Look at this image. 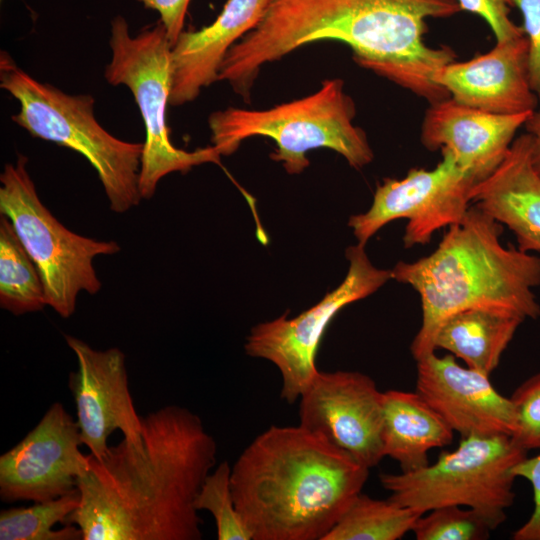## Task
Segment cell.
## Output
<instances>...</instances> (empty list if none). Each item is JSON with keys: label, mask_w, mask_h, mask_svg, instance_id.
Wrapping results in <instances>:
<instances>
[{"label": "cell", "mask_w": 540, "mask_h": 540, "mask_svg": "<svg viewBox=\"0 0 540 540\" xmlns=\"http://www.w3.org/2000/svg\"><path fill=\"white\" fill-rule=\"evenodd\" d=\"M510 400L515 415L511 437L526 451L540 449V372L522 382Z\"/></svg>", "instance_id": "27"}, {"label": "cell", "mask_w": 540, "mask_h": 540, "mask_svg": "<svg viewBox=\"0 0 540 540\" xmlns=\"http://www.w3.org/2000/svg\"><path fill=\"white\" fill-rule=\"evenodd\" d=\"M502 233V224L473 204L430 255L391 270L392 279L420 296L422 322L410 346L415 361L435 352L440 326L459 311L496 310L523 321L540 316L534 293L540 257L503 246Z\"/></svg>", "instance_id": "4"}, {"label": "cell", "mask_w": 540, "mask_h": 540, "mask_svg": "<svg viewBox=\"0 0 540 540\" xmlns=\"http://www.w3.org/2000/svg\"><path fill=\"white\" fill-rule=\"evenodd\" d=\"M109 44L112 57L105 68V79L113 86L130 89L145 126L139 172L142 199H151L158 182L170 173H186L205 163L219 165L221 155L214 146L186 151L170 141L166 106L171 91L172 44L161 21L131 36L126 19L116 16L111 22Z\"/></svg>", "instance_id": "8"}, {"label": "cell", "mask_w": 540, "mask_h": 540, "mask_svg": "<svg viewBox=\"0 0 540 540\" xmlns=\"http://www.w3.org/2000/svg\"><path fill=\"white\" fill-rule=\"evenodd\" d=\"M529 45L530 84L540 103V0H517Z\"/></svg>", "instance_id": "30"}, {"label": "cell", "mask_w": 540, "mask_h": 540, "mask_svg": "<svg viewBox=\"0 0 540 540\" xmlns=\"http://www.w3.org/2000/svg\"><path fill=\"white\" fill-rule=\"evenodd\" d=\"M28 158L18 155L0 175V214L5 215L41 276L46 305L63 318L76 309L81 291L101 289L93 260L120 251L115 241L76 234L62 225L41 202L27 170Z\"/></svg>", "instance_id": "9"}, {"label": "cell", "mask_w": 540, "mask_h": 540, "mask_svg": "<svg viewBox=\"0 0 540 540\" xmlns=\"http://www.w3.org/2000/svg\"><path fill=\"white\" fill-rule=\"evenodd\" d=\"M453 432L416 391L383 392V452L399 463L401 471L428 465V451L450 445Z\"/></svg>", "instance_id": "20"}, {"label": "cell", "mask_w": 540, "mask_h": 540, "mask_svg": "<svg viewBox=\"0 0 540 540\" xmlns=\"http://www.w3.org/2000/svg\"><path fill=\"white\" fill-rule=\"evenodd\" d=\"M269 2L227 0L210 25L179 35L171 50L169 105L192 102L203 88L218 81L227 52L259 24Z\"/></svg>", "instance_id": "18"}, {"label": "cell", "mask_w": 540, "mask_h": 540, "mask_svg": "<svg viewBox=\"0 0 540 540\" xmlns=\"http://www.w3.org/2000/svg\"><path fill=\"white\" fill-rule=\"evenodd\" d=\"M416 392L461 437L512 436L515 415L510 398L501 395L489 375L458 364L452 354L435 352L416 361Z\"/></svg>", "instance_id": "15"}, {"label": "cell", "mask_w": 540, "mask_h": 540, "mask_svg": "<svg viewBox=\"0 0 540 540\" xmlns=\"http://www.w3.org/2000/svg\"><path fill=\"white\" fill-rule=\"evenodd\" d=\"M441 154L433 169L412 168L404 178H386L377 186L370 208L348 222L359 244L396 219L408 220L406 248L428 244L435 232L462 220L477 183L449 153Z\"/></svg>", "instance_id": "11"}, {"label": "cell", "mask_w": 540, "mask_h": 540, "mask_svg": "<svg viewBox=\"0 0 540 540\" xmlns=\"http://www.w3.org/2000/svg\"><path fill=\"white\" fill-rule=\"evenodd\" d=\"M217 445L200 417L168 405L143 417L141 438L122 439L77 479L79 506L65 524L82 540H200L197 494Z\"/></svg>", "instance_id": "2"}, {"label": "cell", "mask_w": 540, "mask_h": 540, "mask_svg": "<svg viewBox=\"0 0 540 540\" xmlns=\"http://www.w3.org/2000/svg\"><path fill=\"white\" fill-rule=\"evenodd\" d=\"M0 87L20 104L13 122L33 137L69 148L96 170L115 213L137 206L144 143L116 138L96 120L94 98L71 95L33 78L6 52L0 53Z\"/></svg>", "instance_id": "6"}, {"label": "cell", "mask_w": 540, "mask_h": 540, "mask_svg": "<svg viewBox=\"0 0 540 540\" xmlns=\"http://www.w3.org/2000/svg\"><path fill=\"white\" fill-rule=\"evenodd\" d=\"M471 203L513 232L517 248L540 251V176L531 163V139L516 137L499 167L475 184Z\"/></svg>", "instance_id": "19"}, {"label": "cell", "mask_w": 540, "mask_h": 540, "mask_svg": "<svg viewBox=\"0 0 540 540\" xmlns=\"http://www.w3.org/2000/svg\"><path fill=\"white\" fill-rule=\"evenodd\" d=\"M0 306L14 315L37 312L46 306L39 271L3 214H0Z\"/></svg>", "instance_id": "23"}, {"label": "cell", "mask_w": 540, "mask_h": 540, "mask_svg": "<svg viewBox=\"0 0 540 540\" xmlns=\"http://www.w3.org/2000/svg\"><path fill=\"white\" fill-rule=\"evenodd\" d=\"M422 514L391 499L357 494L323 540H398Z\"/></svg>", "instance_id": "22"}, {"label": "cell", "mask_w": 540, "mask_h": 540, "mask_svg": "<svg viewBox=\"0 0 540 540\" xmlns=\"http://www.w3.org/2000/svg\"><path fill=\"white\" fill-rule=\"evenodd\" d=\"M299 425L347 452L367 468L383 452V392L357 371H319L299 398Z\"/></svg>", "instance_id": "12"}, {"label": "cell", "mask_w": 540, "mask_h": 540, "mask_svg": "<svg viewBox=\"0 0 540 540\" xmlns=\"http://www.w3.org/2000/svg\"><path fill=\"white\" fill-rule=\"evenodd\" d=\"M356 107L340 78L327 79L314 93L268 109L228 107L209 117L211 142L221 156L234 153L253 136L276 143L270 157L289 174H300L310 161L308 151L331 149L361 169L374 158L367 135L354 124Z\"/></svg>", "instance_id": "5"}, {"label": "cell", "mask_w": 540, "mask_h": 540, "mask_svg": "<svg viewBox=\"0 0 540 540\" xmlns=\"http://www.w3.org/2000/svg\"><path fill=\"white\" fill-rule=\"evenodd\" d=\"M349 268L343 282L313 307L288 319L287 314L253 327L245 351L272 362L280 371L281 398L299 400L318 374L316 357L321 339L332 319L345 306L363 299L392 279L391 270L375 267L365 245L346 250Z\"/></svg>", "instance_id": "10"}, {"label": "cell", "mask_w": 540, "mask_h": 540, "mask_svg": "<svg viewBox=\"0 0 540 540\" xmlns=\"http://www.w3.org/2000/svg\"><path fill=\"white\" fill-rule=\"evenodd\" d=\"M434 81L455 101L490 113H532L539 103L530 84L525 35L496 42L467 61L442 66Z\"/></svg>", "instance_id": "17"}, {"label": "cell", "mask_w": 540, "mask_h": 540, "mask_svg": "<svg viewBox=\"0 0 540 540\" xmlns=\"http://www.w3.org/2000/svg\"><path fill=\"white\" fill-rule=\"evenodd\" d=\"M232 468L226 461L207 475L195 500L198 511L206 510L215 520L218 540H252L236 508L231 483Z\"/></svg>", "instance_id": "25"}, {"label": "cell", "mask_w": 540, "mask_h": 540, "mask_svg": "<svg viewBox=\"0 0 540 540\" xmlns=\"http://www.w3.org/2000/svg\"><path fill=\"white\" fill-rule=\"evenodd\" d=\"M81 494L76 487L60 497L34 502L29 507L2 510L1 540H80L82 531L75 524H65L79 506Z\"/></svg>", "instance_id": "24"}, {"label": "cell", "mask_w": 540, "mask_h": 540, "mask_svg": "<svg viewBox=\"0 0 540 540\" xmlns=\"http://www.w3.org/2000/svg\"><path fill=\"white\" fill-rule=\"evenodd\" d=\"M77 421L60 402L53 403L38 424L0 456V497L11 503L43 502L76 488L89 465Z\"/></svg>", "instance_id": "13"}, {"label": "cell", "mask_w": 540, "mask_h": 540, "mask_svg": "<svg viewBox=\"0 0 540 540\" xmlns=\"http://www.w3.org/2000/svg\"><path fill=\"white\" fill-rule=\"evenodd\" d=\"M522 322L517 316L496 310L459 311L442 323L435 347L462 359L467 367L490 375Z\"/></svg>", "instance_id": "21"}, {"label": "cell", "mask_w": 540, "mask_h": 540, "mask_svg": "<svg viewBox=\"0 0 540 540\" xmlns=\"http://www.w3.org/2000/svg\"><path fill=\"white\" fill-rule=\"evenodd\" d=\"M526 132L531 139V163L540 176V110H536L525 123Z\"/></svg>", "instance_id": "32"}, {"label": "cell", "mask_w": 540, "mask_h": 540, "mask_svg": "<svg viewBox=\"0 0 540 540\" xmlns=\"http://www.w3.org/2000/svg\"><path fill=\"white\" fill-rule=\"evenodd\" d=\"M369 468L300 425L271 426L231 471L252 540H323L361 492Z\"/></svg>", "instance_id": "3"}, {"label": "cell", "mask_w": 540, "mask_h": 540, "mask_svg": "<svg viewBox=\"0 0 540 540\" xmlns=\"http://www.w3.org/2000/svg\"><path fill=\"white\" fill-rule=\"evenodd\" d=\"M491 531L489 523L478 512L456 505L422 514L412 529L417 540H485Z\"/></svg>", "instance_id": "26"}, {"label": "cell", "mask_w": 540, "mask_h": 540, "mask_svg": "<svg viewBox=\"0 0 540 540\" xmlns=\"http://www.w3.org/2000/svg\"><path fill=\"white\" fill-rule=\"evenodd\" d=\"M461 11L479 16L491 29L496 42L524 35L521 26L510 18L517 0H457Z\"/></svg>", "instance_id": "28"}, {"label": "cell", "mask_w": 540, "mask_h": 540, "mask_svg": "<svg viewBox=\"0 0 540 540\" xmlns=\"http://www.w3.org/2000/svg\"><path fill=\"white\" fill-rule=\"evenodd\" d=\"M511 436L461 437L454 451H443L433 464L379 480L389 499L420 514L442 506H462L482 515L492 530L507 518L514 503L513 467L527 456Z\"/></svg>", "instance_id": "7"}, {"label": "cell", "mask_w": 540, "mask_h": 540, "mask_svg": "<svg viewBox=\"0 0 540 540\" xmlns=\"http://www.w3.org/2000/svg\"><path fill=\"white\" fill-rule=\"evenodd\" d=\"M460 11L457 0H270L259 24L227 52L218 81L249 102L264 65L333 40L349 46L362 68L435 103L449 95L434 76L457 56L426 43L427 20Z\"/></svg>", "instance_id": "1"}, {"label": "cell", "mask_w": 540, "mask_h": 540, "mask_svg": "<svg viewBox=\"0 0 540 540\" xmlns=\"http://www.w3.org/2000/svg\"><path fill=\"white\" fill-rule=\"evenodd\" d=\"M145 8L155 10L160 15L167 37L172 46L184 31L185 17L191 0H137Z\"/></svg>", "instance_id": "31"}, {"label": "cell", "mask_w": 540, "mask_h": 540, "mask_svg": "<svg viewBox=\"0 0 540 540\" xmlns=\"http://www.w3.org/2000/svg\"><path fill=\"white\" fill-rule=\"evenodd\" d=\"M512 474L526 479L532 487L534 508L527 521L512 534L513 540H540V453L526 456L512 469Z\"/></svg>", "instance_id": "29"}, {"label": "cell", "mask_w": 540, "mask_h": 540, "mask_svg": "<svg viewBox=\"0 0 540 540\" xmlns=\"http://www.w3.org/2000/svg\"><path fill=\"white\" fill-rule=\"evenodd\" d=\"M533 113H490L447 97L429 104L420 141L429 151L449 153L479 183L503 162L517 131Z\"/></svg>", "instance_id": "16"}, {"label": "cell", "mask_w": 540, "mask_h": 540, "mask_svg": "<svg viewBox=\"0 0 540 540\" xmlns=\"http://www.w3.org/2000/svg\"><path fill=\"white\" fill-rule=\"evenodd\" d=\"M77 359V371L69 377L82 444L95 458H102L110 435L119 430L124 438H141L143 418L136 412L131 396L126 360L118 348L97 350L86 342L65 335Z\"/></svg>", "instance_id": "14"}]
</instances>
